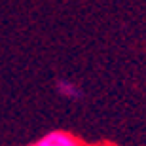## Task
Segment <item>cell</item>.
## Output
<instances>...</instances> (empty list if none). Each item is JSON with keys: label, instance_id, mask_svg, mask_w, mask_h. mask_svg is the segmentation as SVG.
Masks as SVG:
<instances>
[{"label": "cell", "instance_id": "7a4b0ae2", "mask_svg": "<svg viewBox=\"0 0 146 146\" xmlns=\"http://www.w3.org/2000/svg\"><path fill=\"white\" fill-rule=\"evenodd\" d=\"M55 91L59 93L63 99H66V101H80L84 97L82 87L76 82L68 80V78H57L55 80Z\"/></svg>", "mask_w": 146, "mask_h": 146}, {"label": "cell", "instance_id": "3957f363", "mask_svg": "<svg viewBox=\"0 0 146 146\" xmlns=\"http://www.w3.org/2000/svg\"><path fill=\"white\" fill-rule=\"evenodd\" d=\"M97 146H114V144H97Z\"/></svg>", "mask_w": 146, "mask_h": 146}, {"label": "cell", "instance_id": "6da1fadb", "mask_svg": "<svg viewBox=\"0 0 146 146\" xmlns=\"http://www.w3.org/2000/svg\"><path fill=\"white\" fill-rule=\"evenodd\" d=\"M36 146H82L74 135L66 131H49L48 135L36 141Z\"/></svg>", "mask_w": 146, "mask_h": 146}, {"label": "cell", "instance_id": "277c9868", "mask_svg": "<svg viewBox=\"0 0 146 146\" xmlns=\"http://www.w3.org/2000/svg\"><path fill=\"white\" fill-rule=\"evenodd\" d=\"M33 146H36V144H33Z\"/></svg>", "mask_w": 146, "mask_h": 146}]
</instances>
